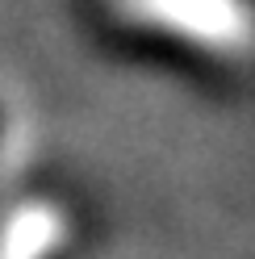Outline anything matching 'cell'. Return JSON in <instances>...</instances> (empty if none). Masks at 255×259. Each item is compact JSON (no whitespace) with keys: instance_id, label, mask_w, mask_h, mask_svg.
Segmentation results:
<instances>
[{"instance_id":"cell-1","label":"cell","mask_w":255,"mask_h":259,"mask_svg":"<svg viewBox=\"0 0 255 259\" xmlns=\"http://www.w3.org/2000/svg\"><path fill=\"white\" fill-rule=\"evenodd\" d=\"M117 13L138 29L163 34L201 55L234 59L255 46L251 0H117Z\"/></svg>"},{"instance_id":"cell-2","label":"cell","mask_w":255,"mask_h":259,"mask_svg":"<svg viewBox=\"0 0 255 259\" xmlns=\"http://www.w3.org/2000/svg\"><path fill=\"white\" fill-rule=\"evenodd\" d=\"M67 226L63 213L46 201H29L21 209H13L0 226V259H55Z\"/></svg>"}]
</instances>
